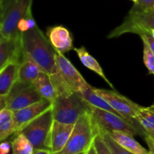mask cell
Masks as SVG:
<instances>
[{
	"label": "cell",
	"mask_w": 154,
	"mask_h": 154,
	"mask_svg": "<svg viewBox=\"0 0 154 154\" xmlns=\"http://www.w3.org/2000/svg\"><path fill=\"white\" fill-rule=\"evenodd\" d=\"M21 44L23 54L32 59L44 72L49 75L55 73L57 51L38 26L21 32Z\"/></svg>",
	"instance_id": "cell-1"
},
{
	"label": "cell",
	"mask_w": 154,
	"mask_h": 154,
	"mask_svg": "<svg viewBox=\"0 0 154 154\" xmlns=\"http://www.w3.org/2000/svg\"><path fill=\"white\" fill-rule=\"evenodd\" d=\"M57 70L50 75L57 93V96L69 95L72 93H81L90 87L74 65L63 54H56Z\"/></svg>",
	"instance_id": "cell-2"
},
{
	"label": "cell",
	"mask_w": 154,
	"mask_h": 154,
	"mask_svg": "<svg viewBox=\"0 0 154 154\" xmlns=\"http://www.w3.org/2000/svg\"><path fill=\"white\" fill-rule=\"evenodd\" d=\"M89 111H91V105L77 92L58 96L52 103L54 120L66 124H75Z\"/></svg>",
	"instance_id": "cell-3"
},
{
	"label": "cell",
	"mask_w": 154,
	"mask_h": 154,
	"mask_svg": "<svg viewBox=\"0 0 154 154\" xmlns=\"http://www.w3.org/2000/svg\"><path fill=\"white\" fill-rule=\"evenodd\" d=\"M32 0H0V34L2 37L19 35L18 23L31 10Z\"/></svg>",
	"instance_id": "cell-4"
},
{
	"label": "cell",
	"mask_w": 154,
	"mask_h": 154,
	"mask_svg": "<svg viewBox=\"0 0 154 154\" xmlns=\"http://www.w3.org/2000/svg\"><path fill=\"white\" fill-rule=\"evenodd\" d=\"M96 133L92 120L91 111L83 114L75 124L73 131L63 150L54 154L84 153L93 143Z\"/></svg>",
	"instance_id": "cell-5"
},
{
	"label": "cell",
	"mask_w": 154,
	"mask_h": 154,
	"mask_svg": "<svg viewBox=\"0 0 154 154\" xmlns=\"http://www.w3.org/2000/svg\"><path fill=\"white\" fill-rule=\"evenodd\" d=\"M152 29H154V8L138 10L132 8L123 22L113 29L108 38H117L129 32L141 36L144 34H150Z\"/></svg>",
	"instance_id": "cell-6"
},
{
	"label": "cell",
	"mask_w": 154,
	"mask_h": 154,
	"mask_svg": "<svg viewBox=\"0 0 154 154\" xmlns=\"http://www.w3.org/2000/svg\"><path fill=\"white\" fill-rule=\"evenodd\" d=\"M53 121L51 108L24 126L17 133L25 135L32 143L34 150H51V131Z\"/></svg>",
	"instance_id": "cell-7"
},
{
	"label": "cell",
	"mask_w": 154,
	"mask_h": 154,
	"mask_svg": "<svg viewBox=\"0 0 154 154\" xmlns=\"http://www.w3.org/2000/svg\"><path fill=\"white\" fill-rule=\"evenodd\" d=\"M91 116L96 134L118 131L126 132L132 136L139 135L133 125L118 114L91 106Z\"/></svg>",
	"instance_id": "cell-8"
},
{
	"label": "cell",
	"mask_w": 154,
	"mask_h": 154,
	"mask_svg": "<svg viewBox=\"0 0 154 154\" xmlns=\"http://www.w3.org/2000/svg\"><path fill=\"white\" fill-rule=\"evenodd\" d=\"M43 98L38 94L33 84H26L17 81L7 96H0V108H8L13 111L42 101Z\"/></svg>",
	"instance_id": "cell-9"
},
{
	"label": "cell",
	"mask_w": 154,
	"mask_h": 154,
	"mask_svg": "<svg viewBox=\"0 0 154 154\" xmlns=\"http://www.w3.org/2000/svg\"><path fill=\"white\" fill-rule=\"evenodd\" d=\"M94 90L110 104V105L118 113L119 115L133 125L138 130L139 135L144 138L146 134L145 131L137 121V112L141 107L140 105L132 102L126 96L119 94L116 90L114 91L96 88H94Z\"/></svg>",
	"instance_id": "cell-10"
},
{
	"label": "cell",
	"mask_w": 154,
	"mask_h": 154,
	"mask_svg": "<svg viewBox=\"0 0 154 154\" xmlns=\"http://www.w3.org/2000/svg\"><path fill=\"white\" fill-rule=\"evenodd\" d=\"M51 108L52 102L43 99L42 101H39L29 106L14 111V121L16 129L15 134Z\"/></svg>",
	"instance_id": "cell-11"
},
{
	"label": "cell",
	"mask_w": 154,
	"mask_h": 154,
	"mask_svg": "<svg viewBox=\"0 0 154 154\" xmlns=\"http://www.w3.org/2000/svg\"><path fill=\"white\" fill-rule=\"evenodd\" d=\"M23 57L21 33L13 38H0V69L11 62L20 63Z\"/></svg>",
	"instance_id": "cell-12"
},
{
	"label": "cell",
	"mask_w": 154,
	"mask_h": 154,
	"mask_svg": "<svg viewBox=\"0 0 154 154\" xmlns=\"http://www.w3.org/2000/svg\"><path fill=\"white\" fill-rule=\"evenodd\" d=\"M47 37L54 49L64 54L74 49L73 40L70 32L66 27L57 26L48 28Z\"/></svg>",
	"instance_id": "cell-13"
},
{
	"label": "cell",
	"mask_w": 154,
	"mask_h": 154,
	"mask_svg": "<svg viewBox=\"0 0 154 154\" xmlns=\"http://www.w3.org/2000/svg\"><path fill=\"white\" fill-rule=\"evenodd\" d=\"M75 124H66L60 122L53 121L51 131V148L54 153H57L63 150L67 144Z\"/></svg>",
	"instance_id": "cell-14"
},
{
	"label": "cell",
	"mask_w": 154,
	"mask_h": 154,
	"mask_svg": "<svg viewBox=\"0 0 154 154\" xmlns=\"http://www.w3.org/2000/svg\"><path fill=\"white\" fill-rule=\"evenodd\" d=\"M20 63L11 62L0 69V96H7L18 78Z\"/></svg>",
	"instance_id": "cell-15"
},
{
	"label": "cell",
	"mask_w": 154,
	"mask_h": 154,
	"mask_svg": "<svg viewBox=\"0 0 154 154\" xmlns=\"http://www.w3.org/2000/svg\"><path fill=\"white\" fill-rule=\"evenodd\" d=\"M42 72H44L42 68L28 55L23 54V60L19 66L17 81L26 84H33Z\"/></svg>",
	"instance_id": "cell-16"
},
{
	"label": "cell",
	"mask_w": 154,
	"mask_h": 154,
	"mask_svg": "<svg viewBox=\"0 0 154 154\" xmlns=\"http://www.w3.org/2000/svg\"><path fill=\"white\" fill-rule=\"evenodd\" d=\"M35 88L44 99L54 102L57 97V93L49 74L42 72L33 82Z\"/></svg>",
	"instance_id": "cell-17"
},
{
	"label": "cell",
	"mask_w": 154,
	"mask_h": 154,
	"mask_svg": "<svg viewBox=\"0 0 154 154\" xmlns=\"http://www.w3.org/2000/svg\"><path fill=\"white\" fill-rule=\"evenodd\" d=\"M108 133L120 146L132 153L135 154H150V150L141 146L134 138V136L129 134L118 131H114Z\"/></svg>",
	"instance_id": "cell-18"
},
{
	"label": "cell",
	"mask_w": 154,
	"mask_h": 154,
	"mask_svg": "<svg viewBox=\"0 0 154 154\" xmlns=\"http://www.w3.org/2000/svg\"><path fill=\"white\" fill-rule=\"evenodd\" d=\"M75 51L76 52L77 55L79 57L80 60H81V63H83L84 66L89 69L90 70L93 71V72H95L96 74H97L99 77L102 78L110 87L112 89H114V86L112 85L111 82H110L109 80L106 78L105 73H104L103 70H102V67L99 65V63H98L97 60L94 58L92 55H90L89 54L88 51H87L84 47H81L80 48H74Z\"/></svg>",
	"instance_id": "cell-19"
},
{
	"label": "cell",
	"mask_w": 154,
	"mask_h": 154,
	"mask_svg": "<svg viewBox=\"0 0 154 154\" xmlns=\"http://www.w3.org/2000/svg\"><path fill=\"white\" fill-rule=\"evenodd\" d=\"M15 132L14 111L8 108L2 109L0 111V140L5 141Z\"/></svg>",
	"instance_id": "cell-20"
},
{
	"label": "cell",
	"mask_w": 154,
	"mask_h": 154,
	"mask_svg": "<svg viewBox=\"0 0 154 154\" xmlns=\"http://www.w3.org/2000/svg\"><path fill=\"white\" fill-rule=\"evenodd\" d=\"M79 93L91 106L96 107V108H100V109L105 110L107 111H110V112L119 115L118 113L110 105V104L95 91L94 87H93L92 86Z\"/></svg>",
	"instance_id": "cell-21"
},
{
	"label": "cell",
	"mask_w": 154,
	"mask_h": 154,
	"mask_svg": "<svg viewBox=\"0 0 154 154\" xmlns=\"http://www.w3.org/2000/svg\"><path fill=\"white\" fill-rule=\"evenodd\" d=\"M137 121L145 132L154 130V105L140 107L137 112Z\"/></svg>",
	"instance_id": "cell-22"
},
{
	"label": "cell",
	"mask_w": 154,
	"mask_h": 154,
	"mask_svg": "<svg viewBox=\"0 0 154 154\" xmlns=\"http://www.w3.org/2000/svg\"><path fill=\"white\" fill-rule=\"evenodd\" d=\"M12 154H33L34 147L24 135L17 133L11 142Z\"/></svg>",
	"instance_id": "cell-23"
},
{
	"label": "cell",
	"mask_w": 154,
	"mask_h": 154,
	"mask_svg": "<svg viewBox=\"0 0 154 154\" xmlns=\"http://www.w3.org/2000/svg\"><path fill=\"white\" fill-rule=\"evenodd\" d=\"M102 135V138L105 140V143H106L107 146L108 148L111 150V153L112 154H135L132 152L129 151L124 147L120 146L112 137L110 135L108 132H102L100 133Z\"/></svg>",
	"instance_id": "cell-24"
},
{
	"label": "cell",
	"mask_w": 154,
	"mask_h": 154,
	"mask_svg": "<svg viewBox=\"0 0 154 154\" xmlns=\"http://www.w3.org/2000/svg\"><path fill=\"white\" fill-rule=\"evenodd\" d=\"M144 50H143V60L146 68L149 73L154 75V53L147 42L143 41Z\"/></svg>",
	"instance_id": "cell-25"
},
{
	"label": "cell",
	"mask_w": 154,
	"mask_h": 154,
	"mask_svg": "<svg viewBox=\"0 0 154 154\" xmlns=\"http://www.w3.org/2000/svg\"><path fill=\"white\" fill-rule=\"evenodd\" d=\"M36 26H37V24H36L34 18H33L32 11L30 10L28 12V14L23 19L20 20L19 23H18V30H19L20 33L24 32L32 29L34 28Z\"/></svg>",
	"instance_id": "cell-26"
},
{
	"label": "cell",
	"mask_w": 154,
	"mask_h": 154,
	"mask_svg": "<svg viewBox=\"0 0 154 154\" xmlns=\"http://www.w3.org/2000/svg\"><path fill=\"white\" fill-rule=\"evenodd\" d=\"M93 144L98 154H112L100 133L96 135L93 140Z\"/></svg>",
	"instance_id": "cell-27"
},
{
	"label": "cell",
	"mask_w": 154,
	"mask_h": 154,
	"mask_svg": "<svg viewBox=\"0 0 154 154\" xmlns=\"http://www.w3.org/2000/svg\"><path fill=\"white\" fill-rule=\"evenodd\" d=\"M132 8L138 10H149L154 8V0H138Z\"/></svg>",
	"instance_id": "cell-28"
},
{
	"label": "cell",
	"mask_w": 154,
	"mask_h": 154,
	"mask_svg": "<svg viewBox=\"0 0 154 154\" xmlns=\"http://www.w3.org/2000/svg\"><path fill=\"white\" fill-rule=\"evenodd\" d=\"M144 138L146 144L148 146V149L150 150V154H154V138L153 136H151V135L146 133Z\"/></svg>",
	"instance_id": "cell-29"
},
{
	"label": "cell",
	"mask_w": 154,
	"mask_h": 154,
	"mask_svg": "<svg viewBox=\"0 0 154 154\" xmlns=\"http://www.w3.org/2000/svg\"><path fill=\"white\" fill-rule=\"evenodd\" d=\"M11 148V144L5 140V141H2L1 145H0V153L8 154Z\"/></svg>",
	"instance_id": "cell-30"
},
{
	"label": "cell",
	"mask_w": 154,
	"mask_h": 154,
	"mask_svg": "<svg viewBox=\"0 0 154 154\" xmlns=\"http://www.w3.org/2000/svg\"><path fill=\"white\" fill-rule=\"evenodd\" d=\"M141 38L142 41L148 44V45L150 47V48L154 53V38L152 37L150 34L142 35H141Z\"/></svg>",
	"instance_id": "cell-31"
},
{
	"label": "cell",
	"mask_w": 154,
	"mask_h": 154,
	"mask_svg": "<svg viewBox=\"0 0 154 154\" xmlns=\"http://www.w3.org/2000/svg\"><path fill=\"white\" fill-rule=\"evenodd\" d=\"M33 154H54L51 150H34Z\"/></svg>",
	"instance_id": "cell-32"
},
{
	"label": "cell",
	"mask_w": 154,
	"mask_h": 154,
	"mask_svg": "<svg viewBox=\"0 0 154 154\" xmlns=\"http://www.w3.org/2000/svg\"><path fill=\"white\" fill-rule=\"evenodd\" d=\"M85 154H98L97 151H96V147H95L94 144H93V143L91 144V146L89 147L88 150L86 151Z\"/></svg>",
	"instance_id": "cell-33"
},
{
	"label": "cell",
	"mask_w": 154,
	"mask_h": 154,
	"mask_svg": "<svg viewBox=\"0 0 154 154\" xmlns=\"http://www.w3.org/2000/svg\"><path fill=\"white\" fill-rule=\"evenodd\" d=\"M146 133L147 134H148V135H151V136H153V138H154V130H153V131H151V132H146Z\"/></svg>",
	"instance_id": "cell-34"
},
{
	"label": "cell",
	"mask_w": 154,
	"mask_h": 154,
	"mask_svg": "<svg viewBox=\"0 0 154 154\" xmlns=\"http://www.w3.org/2000/svg\"><path fill=\"white\" fill-rule=\"evenodd\" d=\"M150 35L152 36V37L154 38V29H152L151 31L150 32Z\"/></svg>",
	"instance_id": "cell-35"
},
{
	"label": "cell",
	"mask_w": 154,
	"mask_h": 154,
	"mask_svg": "<svg viewBox=\"0 0 154 154\" xmlns=\"http://www.w3.org/2000/svg\"><path fill=\"white\" fill-rule=\"evenodd\" d=\"M132 1H133L135 3H136L137 2H138V0H132Z\"/></svg>",
	"instance_id": "cell-36"
},
{
	"label": "cell",
	"mask_w": 154,
	"mask_h": 154,
	"mask_svg": "<svg viewBox=\"0 0 154 154\" xmlns=\"http://www.w3.org/2000/svg\"><path fill=\"white\" fill-rule=\"evenodd\" d=\"M86 152H84V153H78V154H85Z\"/></svg>",
	"instance_id": "cell-37"
}]
</instances>
